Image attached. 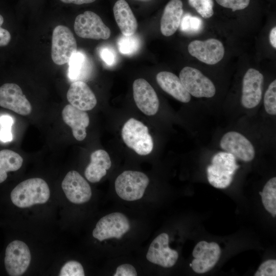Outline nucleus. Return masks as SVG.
I'll use <instances>...</instances> for the list:
<instances>
[{"label":"nucleus","instance_id":"f257e3e1","mask_svg":"<svg viewBox=\"0 0 276 276\" xmlns=\"http://www.w3.org/2000/svg\"><path fill=\"white\" fill-rule=\"evenodd\" d=\"M50 196L48 185L40 178H30L21 182L13 189L10 194L12 203L20 208L45 203Z\"/></svg>","mask_w":276,"mask_h":276},{"label":"nucleus","instance_id":"f03ea898","mask_svg":"<svg viewBox=\"0 0 276 276\" xmlns=\"http://www.w3.org/2000/svg\"><path fill=\"white\" fill-rule=\"evenodd\" d=\"M211 163L207 168L209 183L218 189L228 187L239 167L237 164L236 158L227 152H220L213 156Z\"/></svg>","mask_w":276,"mask_h":276},{"label":"nucleus","instance_id":"7ed1b4c3","mask_svg":"<svg viewBox=\"0 0 276 276\" xmlns=\"http://www.w3.org/2000/svg\"><path fill=\"white\" fill-rule=\"evenodd\" d=\"M122 136L125 144L140 155H148L153 150V141L148 127L135 119L130 118L125 122Z\"/></svg>","mask_w":276,"mask_h":276},{"label":"nucleus","instance_id":"20e7f679","mask_svg":"<svg viewBox=\"0 0 276 276\" xmlns=\"http://www.w3.org/2000/svg\"><path fill=\"white\" fill-rule=\"evenodd\" d=\"M149 182V178L144 173L128 170L118 176L114 187L120 198L127 201H134L143 196Z\"/></svg>","mask_w":276,"mask_h":276},{"label":"nucleus","instance_id":"39448f33","mask_svg":"<svg viewBox=\"0 0 276 276\" xmlns=\"http://www.w3.org/2000/svg\"><path fill=\"white\" fill-rule=\"evenodd\" d=\"M77 49L76 39L67 27L56 26L53 30L52 38L51 57L57 65L69 62Z\"/></svg>","mask_w":276,"mask_h":276},{"label":"nucleus","instance_id":"423d86ee","mask_svg":"<svg viewBox=\"0 0 276 276\" xmlns=\"http://www.w3.org/2000/svg\"><path fill=\"white\" fill-rule=\"evenodd\" d=\"M74 31L80 37L94 39H107L110 30L101 18L91 11H85L75 18Z\"/></svg>","mask_w":276,"mask_h":276},{"label":"nucleus","instance_id":"0eeeda50","mask_svg":"<svg viewBox=\"0 0 276 276\" xmlns=\"http://www.w3.org/2000/svg\"><path fill=\"white\" fill-rule=\"evenodd\" d=\"M179 79L186 90L195 97L211 98L216 94L212 81L195 68L184 67L180 72Z\"/></svg>","mask_w":276,"mask_h":276},{"label":"nucleus","instance_id":"6e6552de","mask_svg":"<svg viewBox=\"0 0 276 276\" xmlns=\"http://www.w3.org/2000/svg\"><path fill=\"white\" fill-rule=\"evenodd\" d=\"M130 228L127 217L120 212H114L101 218L93 231V237L102 241L115 238L120 239Z\"/></svg>","mask_w":276,"mask_h":276},{"label":"nucleus","instance_id":"1a4fd4ad","mask_svg":"<svg viewBox=\"0 0 276 276\" xmlns=\"http://www.w3.org/2000/svg\"><path fill=\"white\" fill-rule=\"evenodd\" d=\"M31 260L30 249L25 242L14 240L6 247L4 263L9 275H21L28 269Z\"/></svg>","mask_w":276,"mask_h":276},{"label":"nucleus","instance_id":"9d476101","mask_svg":"<svg viewBox=\"0 0 276 276\" xmlns=\"http://www.w3.org/2000/svg\"><path fill=\"white\" fill-rule=\"evenodd\" d=\"M221 252L219 245L216 242L200 241L193 250L192 255L194 259L191 262V267L197 273H205L217 263Z\"/></svg>","mask_w":276,"mask_h":276},{"label":"nucleus","instance_id":"9b49d317","mask_svg":"<svg viewBox=\"0 0 276 276\" xmlns=\"http://www.w3.org/2000/svg\"><path fill=\"white\" fill-rule=\"evenodd\" d=\"M61 187L66 198L73 203H84L91 198L92 192L89 185L76 171H70L66 174Z\"/></svg>","mask_w":276,"mask_h":276},{"label":"nucleus","instance_id":"f8f14e48","mask_svg":"<svg viewBox=\"0 0 276 276\" xmlns=\"http://www.w3.org/2000/svg\"><path fill=\"white\" fill-rule=\"evenodd\" d=\"M188 50L191 56L209 65L215 64L221 61L225 52L222 43L215 38L192 41L188 45Z\"/></svg>","mask_w":276,"mask_h":276},{"label":"nucleus","instance_id":"ddd939ff","mask_svg":"<svg viewBox=\"0 0 276 276\" xmlns=\"http://www.w3.org/2000/svg\"><path fill=\"white\" fill-rule=\"evenodd\" d=\"M0 106L22 116H27L32 111L30 103L15 83H5L0 87Z\"/></svg>","mask_w":276,"mask_h":276},{"label":"nucleus","instance_id":"4468645a","mask_svg":"<svg viewBox=\"0 0 276 276\" xmlns=\"http://www.w3.org/2000/svg\"><path fill=\"white\" fill-rule=\"evenodd\" d=\"M169 236L162 233L151 242L146 255L150 262L163 267L173 266L178 258V252L169 247Z\"/></svg>","mask_w":276,"mask_h":276},{"label":"nucleus","instance_id":"2eb2a0df","mask_svg":"<svg viewBox=\"0 0 276 276\" xmlns=\"http://www.w3.org/2000/svg\"><path fill=\"white\" fill-rule=\"evenodd\" d=\"M220 145L225 152L244 162H250L255 157V150L251 143L236 131H229L222 137Z\"/></svg>","mask_w":276,"mask_h":276},{"label":"nucleus","instance_id":"dca6fc26","mask_svg":"<svg viewBox=\"0 0 276 276\" xmlns=\"http://www.w3.org/2000/svg\"><path fill=\"white\" fill-rule=\"evenodd\" d=\"M263 80V76L259 71L252 68L247 71L243 79L241 98L244 107L253 108L260 103Z\"/></svg>","mask_w":276,"mask_h":276},{"label":"nucleus","instance_id":"f3484780","mask_svg":"<svg viewBox=\"0 0 276 276\" xmlns=\"http://www.w3.org/2000/svg\"><path fill=\"white\" fill-rule=\"evenodd\" d=\"M133 95L138 108L147 116L155 114L159 108V100L152 86L143 78L133 83Z\"/></svg>","mask_w":276,"mask_h":276},{"label":"nucleus","instance_id":"a211bd4d","mask_svg":"<svg viewBox=\"0 0 276 276\" xmlns=\"http://www.w3.org/2000/svg\"><path fill=\"white\" fill-rule=\"evenodd\" d=\"M66 97L71 105L84 111L93 109L97 102L96 97L89 87L80 80L70 85Z\"/></svg>","mask_w":276,"mask_h":276},{"label":"nucleus","instance_id":"6ab92c4d","mask_svg":"<svg viewBox=\"0 0 276 276\" xmlns=\"http://www.w3.org/2000/svg\"><path fill=\"white\" fill-rule=\"evenodd\" d=\"M62 117L64 122L71 128L73 135L77 140L81 141L86 137V128L89 125V118L85 111L70 104L63 109Z\"/></svg>","mask_w":276,"mask_h":276},{"label":"nucleus","instance_id":"aec40b11","mask_svg":"<svg viewBox=\"0 0 276 276\" xmlns=\"http://www.w3.org/2000/svg\"><path fill=\"white\" fill-rule=\"evenodd\" d=\"M181 0H170L165 6L160 19V31L165 36L172 35L179 27L183 14Z\"/></svg>","mask_w":276,"mask_h":276},{"label":"nucleus","instance_id":"412c9836","mask_svg":"<svg viewBox=\"0 0 276 276\" xmlns=\"http://www.w3.org/2000/svg\"><path fill=\"white\" fill-rule=\"evenodd\" d=\"M113 15L123 35L134 34L137 22L134 13L126 0H117L113 6Z\"/></svg>","mask_w":276,"mask_h":276},{"label":"nucleus","instance_id":"4be33fe9","mask_svg":"<svg viewBox=\"0 0 276 276\" xmlns=\"http://www.w3.org/2000/svg\"><path fill=\"white\" fill-rule=\"evenodd\" d=\"M156 81L160 88L177 100L188 103L191 99L190 94L183 86L179 78L173 73L167 71L158 73Z\"/></svg>","mask_w":276,"mask_h":276},{"label":"nucleus","instance_id":"5701e85b","mask_svg":"<svg viewBox=\"0 0 276 276\" xmlns=\"http://www.w3.org/2000/svg\"><path fill=\"white\" fill-rule=\"evenodd\" d=\"M111 166L108 153L102 149L96 150L90 155V162L85 170V176L90 182H99L106 174Z\"/></svg>","mask_w":276,"mask_h":276},{"label":"nucleus","instance_id":"b1692460","mask_svg":"<svg viewBox=\"0 0 276 276\" xmlns=\"http://www.w3.org/2000/svg\"><path fill=\"white\" fill-rule=\"evenodd\" d=\"M23 163L22 157L10 150L0 151V183L7 178V173L19 169Z\"/></svg>","mask_w":276,"mask_h":276},{"label":"nucleus","instance_id":"393cba45","mask_svg":"<svg viewBox=\"0 0 276 276\" xmlns=\"http://www.w3.org/2000/svg\"><path fill=\"white\" fill-rule=\"evenodd\" d=\"M262 203L273 217L276 216V177L270 178L265 185L262 192H259Z\"/></svg>","mask_w":276,"mask_h":276},{"label":"nucleus","instance_id":"a878e982","mask_svg":"<svg viewBox=\"0 0 276 276\" xmlns=\"http://www.w3.org/2000/svg\"><path fill=\"white\" fill-rule=\"evenodd\" d=\"M85 56L80 52H76L70 59L69 62L68 77L72 80L80 78L84 73L86 65Z\"/></svg>","mask_w":276,"mask_h":276},{"label":"nucleus","instance_id":"bb28decb","mask_svg":"<svg viewBox=\"0 0 276 276\" xmlns=\"http://www.w3.org/2000/svg\"><path fill=\"white\" fill-rule=\"evenodd\" d=\"M140 40L134 35H123L118 41V47L119 51L125 55H131L136 52L140 47Z\"/></svg>","mask_w":276,"mask_h":276},{"label":"nucleus","instance_id":"cd10ccee","mask_svg":"<svg viewBox=\"0 0 276 276\" xmlns=\"http://www.w3.org/2000/svg\"><path fill=\"white\" fill-rule=\"evenodd\" d=\"M189 5L193 8L202 17L209 18L214 14L213 0H188Z\"/></svg>","mask_w":276,"mask_h":276},{"label":"nucleus","instance_id":"c85d7f7f","mask_svg":"<svg viewBox=\"0 0 276 276\" xmlns=\"http://www.w3.org/2000/svg\"><path fill=\"white\" fill-rule=\"evenodd\" d=\"M181 31L185 32L197 33L203 27L202 20L199 17L186 14L180 23Z\"/></svg>","mask_w":276,"mask_h":276},{"label":"nucleus","instance_id":"c756f323","mask_svg":"<svg viewBox=\"0 0 276 276\" xmlns=\"http://www.w3.org/2000/svg\"><path fill=\"white\" fill-rule=\"evenodd\" d=\"M264 106L266 112L270 115L276 114V80L268 86L264 97Z\"/></svg>","mask_w":276,"mask_h":276},{"label":"nucleus","instance_id":"7c9ffc66","mask_svg":"<svg viewBox=\"0 0 276 276\" xmlns=\"http://www.w3.org/2000/svg\"><path fill=\"white\" fill-rule=\"evenodd\" d=\"M59 276H84V269L79 262L70 261L65 263L60 269Z\"/></svg>","mask_w":276,"mask_h":276},{"label":"nucleus","instance_id":"2f4dec72","mask_svg":"<svg viewBox=\"0 0 276 276\" xmlns=\"http://www.w3.org/2000/svg\"><path fill=\"white\" fill-rule=\"evenodd\" d=\"M13 123V119L9 116L4 115L0 117L2 128L0 130V140L3 142H10L12 140L11 131Z\"/></svg>","mask_w":276,"mask_h":276},{"label":"nucleus","instance_id":"473e14b6","mask_svg":"<svg viewBox=\"0 0 276 276\" xmlns=\"http://www.w3.org/2000/svg\"><path fill=\"white\" fill-rule=\"evenodd\" d=\"M255 276H275L276 275V260L269 259L263 262L257 271Z\"/></svg>","mask_w":276,"mask_h":276},{"label":"nucleus","instance_id":"72a5a7b5","mask_svg":"<svg viewBox=\"0 0 276 276\" xmlns=\"http://www.w3.org/2000/svg\"><path fill=\"white\" fill-rule=\"evenodd\" d=\"M217 3L222 7L231 9L233 12L246 8L249 5L250 0H215Z\"/></svg>","mask_w":276,"mask_h":276},{"label":"nucleus","instance_id":"f704fd0d","mask_svg":"<svg viewBox=\"0 0 276 276\" xmlns=\"http://www.w3.org/2000/svg\"><path fill=\"white\" fill-rule=\"evenodd\" d=\"M114 276H136L137 272L135 268L129 264L120 265L117 268Z\"/></svg>","mask_w":276,"mask_h":276},{"label":"nucleus","instance_id":"c9c22d12","mask_svg":"<svg viewBox=\"0 0 276 276\" xmlns=\"http://www.w3.org/2000/svg\"><path fill=\"white\" fill-rule=\"evenodd\" d=\"M102 59L108 65H112L116 60L114 52L109 48H104L100 52Z\"/></svg>","mask_w":276,"mask_h":276},{"label":"nucleus","instance_id":"e433bc0d","mask_svg":"<svg viewBox=\"0 0 276 276\" xmlns=\"http://www.w3.org/2000/svg\"><path fill=\"white\" fill-rule=\"evenodd\" d=\"M4 22V18L0 14V47L6 46L11 40V36L9 32L3 28L1 26Z\"/></svg>","mask_w":276,"mask_h":276},{"label":"nucleus","instance_id":"4c0bfd02","mask_svg":"<svg viewBox=\"0 0 276 276\" xmlns=\"http://www.w3.org/2000/svg\"><path fill=\"white\" fill-rule=\"evenodd\" d=\"M62 2L66 4H74L75 5H83V4H90L94 2H95L96 0H60Z\"/></svg>","mask_w":276,"mask_h":276},{"label":"nucleus","instance_id":"58836bf2","mask_svg":"<svg viewBox=\"0 0 276 276\" xmlns=\"http://www.w3.org/2000/svg\"><path fill=\"white\" fill-rule=\"evenodd\" d=\"M269 41L272 47L276 48V27L272 28L269 33Z\"/></svg>","mask_w":276,"mask_h":276},{"label":"nucleus","instance_id":"ea45409f","mask_svg":"<svg viewBox=\"0 0 276 276\" xmlns=\"http://www.w3.org/2000/svg\"><path fill=\"white\" fill-rule=\"evenodd\" d=\"M133 1L140 2H150V1H151L152 0H133Z\"/></svg>","mask_w":276,"mask_h":276}]
</instances>
